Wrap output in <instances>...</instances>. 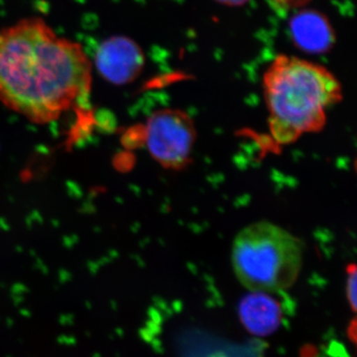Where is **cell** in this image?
<instances>
[{"instance_id": "6da1fadb", "label": "cell", "mask_w": 357, "mask_h": 357, "mask_svg": "<svg viewBox=\"0 0 357 357\" xmlns=\"http://www.w3.org/2000/svg\"><path fill=\"white\" fill-rule=\"evenodd\" d=\"M91 62L83 47L40 18L0 31V100L38 123L88 107Z\"/></svg>"}, {"instance_id": "7a4b0ae2", "label": "cell", "mask_w": 357, "mask_h": 357, "mask_svg": "<svg viewBox=\"0 0 357 357\" xmlns=\"http://www.w3.org/2000/svg\"><path fill=\"white\" fill-rule=\"evenodd\" d=\"M268 128L288 145L325 128L328 112L342 100L340 81L323 66L292 56L274 59L263 75Z\"/></svg>"}, {"instance_id": "3957f363", "label": "cell", "mask_w": 357, "mask_h": 357, "mask_svg": "<svg viewBox=\"0 0 357 357\" xmlns=\"http://www.w3.org/2000/svg\"><path fill=\"white\" fill-rule=\"evenodd\" d=\"M304 253L299 237L276 223L260 220L234 237L231 265L236 278L251 292H281L297 281Z\"/></svg>"}, {"instance_id": "277c9868", "label": "cell", "mask_w": 357, "mask_h": 357, "mask_svg": "<svg viewBox=\"0 0 357 357\" xmlns=\"http://www.w3.org/2000/svg\"><path fill=\"white\" fill-rule=\"evenodd\" d=\"M196 139L194 121L183 110H159L150 116L145 126L148 151L168 170L182 171L190 165Z\"/></svg>"}, {"instance_id": "5b68a950", "label": "cell", "mask_w": 357, "mask_h": 357, "mask_svg": "<svg viewBox=\"0 0 357 357\" xmlns=\"http://www.w3.org/2000/svg\"><path fill=\"white\" fill-rule=\"evenodd\" d=\"M144 64L143 52L132 40L112 37L103 41L96 53L100 74L112 83H129L140 74Z\"/></svg>"}, {"instance_id": "8992f818", "label": "cell", "mask_w": 357, "mask_h": 357, "mask_svg": "<svg viewBox=\"0 0 357 357\" xmlns=\"http://www.w3.org/2000/svg\"><path fill=\"white\" fill-rule=\"evenodd\" d=\"M270 293L252 292L239 305V316L249 333L266 335L277 330L281 321V307Z\"/></svg>"}, {"instance_id": "52a82bcc", "label": "cell", "mask_w": 357, "mask_h": 357, "mask_svg": "<svg viewBox=\"0 0 357 357\" xmlns=\"http://www.w3.org/2000/svg\"><path fill=\"white\" fill-rule=\"evenodd\" d=\"M291 32L296 44L311 53L325 52L333 42L330 23L321 14L312 11L296 15L291 22Z\"/></svg>"}, {"instance_id": "ba28073f", "label": "cell", "mask_w": 357, "mask_h": 357, "mask_svg": "<svg viewBox=\"0 0 357 357\" xmlns=\"http://www.w3.org/2000/svg\"><path fill=\"white\" fill-rule=\"evenodd\" d=\"M345 279V295L352 312L356 311L357 270L354 263L347 265Z\"/></svg>"}, {"instance_id": "9c48e42d", "label": "cell", "mask_w": 357, "mask_h": 357, "mask_svg": "<svg viewBox=\"0 0 357 357\" xmlns=\"http://www.w3.org/2000/svg\"><path fill=\"white\" fill-rule=\"evenodd\" d=\"M273 1L281 6L292 7L301 6V4L306 2L307 0H273Z\"/></svg>"}, {"instance_id": "30bf717a", "label": "cell", "mask_w": 357, "mask_h": 357, "mask_svg": "<svg viewBox=\"0 0 357 357\" xmlns=\"http://www.w3.org/2000/svg\"><path fill=\"white\" fill-rule=\"evenodd\" d=\"M217 1L225 4V6H237L245 3L248 0H217Z\"/></svg>"}]
</instances>
